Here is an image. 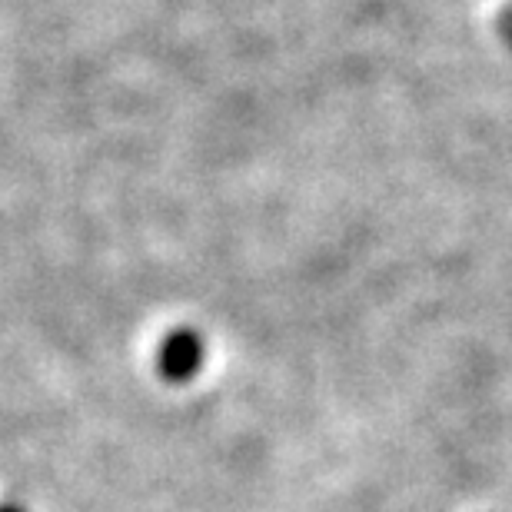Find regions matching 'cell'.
<instances>
[{"label": "cell", "mask_w": 512, "mask_h": 512, "mask_svg": "<svg viewBox=\"0 0 512 512\" xmlns=\"http://www.w3.org/2000/svg\"><path fill=\"white\" fill-rule=\"evenodd\" d=\"M0 512H27V509H20V506H14V503H4V506H0Z\"/></svg>", "instance_id": "cell-3"}, {"label": "cell", "mask_w": 512, "mask_h": 512, "mask_svg": "<svg viewBox=\"0 0 512 512\" xmlns=\"http://www.w3.org/2000/svg\"><path fill=\"white\" fill-rule=\"evenodd\" d=\"M499 37H503V44L509 47V54H512V7L506 10L503 17H499Z\"/></svg>", "instance_id": "cell-2"}, {"label": "cell", "mask_w": 512, "mask_h": 512, "mask_svg": "<svg viewBox=\"0 0 512 512\" xmlns=\"http://www.w3.org/2000/svg\"><path fill=\"white\" fill-rule=\"evenodd\" d=\"M203 360H207V343H203V336L197 330L180 326V330H173L160 340L157 373L163 383L183 386V383L197 380L203 370Z\"/></svg>", "instance_id": "cell-1"}]
</instances>
